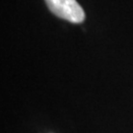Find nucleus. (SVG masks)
<instances>
[{
	"instance_id": "1",
	"label": "nucleus",
	"mask_w": 133,
	"mask_h": 133,
	"mask_svg": "<svg viewBox=\"0 0 133 133\" xmlns=\"http://www.w3.org/2000/svg\"><path fill=\"white\" fill-rule=\"evenodd\" d=\"M49 10L57 17L72 23H81L85 12L76 0H45Z\"/></svg>"
}]
</instances>
